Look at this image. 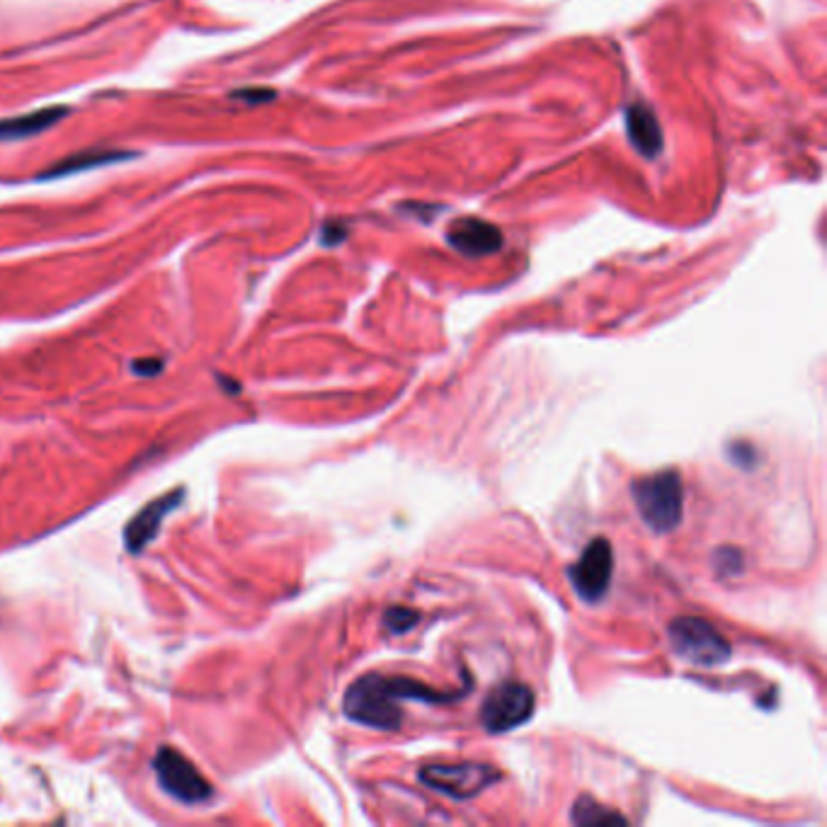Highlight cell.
Here are the masks:
<instances>
[{
    "instance_id": "obj_1",
    "label": "cell",
    "mask_w": 827,
    "mask_h": 827,
    "mask_svg": "<svg viewBox=\"0 0 827 827\" xmlns=\"http://www.w3.org/2000/svg\"><path fill=\"white\" fill-rule=\"evenodd\" d=\"M456 699L459 694H442L413 678H389V674L369 672L350 684L342 711L350 721L366 725V728L399 731L403 725V711L399 704H449Z\"/></svg>"
},
{
    "instance_id": "obj_2",
    "label": "cell",
    "mask_w": 827,
    "mask_h": 827,
    "mask_svg": "<svg viewBox=\"0 0 827 827\" xmlns=\"http://www.w3.org/2000/svg\"><path fill=\"white\" fill-rule=\"evenodd\" d=\"M631 495L641 519L655 534H670L680 527L684 515V486L674 468L631 483Z\"/></svg>"
},
{
    "instance_id": "obj_3",
    "label": "cell",
    "mask_w": 827,
    "mask_h": 827,
    "mask_svg": "<svg viewBox=\"0 0 827 827\" xmlns=\"http://www.w3.org/2000/svg\"><path fill=\"white\" fill-rule=\"evenodd\" d=\"M670 643L694 665L716 668L731 660L733 648L714 623L702 617H678L670 623Z\"/></svg>"
},
{
    "instance_id": "obj_4",
    "label": "cell",
    "mask_w": 827,
    "mask_h": 827,
    "mask_svg": "<svg viewBox=\"0 0 827 827\" xmlns=\"http://www.w3.org/2000/svg\"><path fill=\"white\" fill-rule=\"evenodd\" d=\"M534 706H537V696H534L531 686L513 680L503 682L493 686L483 702L480 723L488 733H510L534 716Z\"/></svg>"
},
{
    "instance_id": "obj_5",
    "label": "cell",
    "mask_w": 827,
    "mask_h": 827,
    "mask_svg": "<svg viewBox=\"0 0 827 827\" xmlns=\"http://www.w3.org/2000/svg\"><path fill=\"white\" fill-rule=\"evenodd\" d=\"M420 782L437 794L456 800L476 798L488 786L500 782V772L480 762H459V765H430L420 769Z\"/></svg>"
},
{
    "instance_id": "obj_6",
    "label": "cell",
    "mask_w": 827,
    "mask_h": 827,
    "mask_svg": "<svg viewBox=\"0 0 827 827\" xmlns=\"http://www.w3.org/2000/svg\"><path fill=\"white\" fill-rule=\"evenodd\" d=\"M154 769L163 792L180 800V804H205L214 794L211 784L201 776V772L185 755L177 753V750H158Z\"/></svg>"
},
{
    "instance_id": "obj_7",
    "label": "cell",
    "mask_w": 827,
    "mask_h": 827,
    "mask_svg": "<svg viewBox=\"0 0 827 827\" xmlns=\"http://www.w3.org/2000/svg\"><path fill=\"white\" fill-rule=\"evenodd\" d=\"M614 551L604 537L592 539L576 564L568 568L570 588L576 590L582 602H600L612 585Z\"/></svg>"
},
{
    "instance_id": "obj_8",
    "label": "cell",
    "mask_w": 827,
    "mask_h": 827,
    "mask_svg": "<svg viewBox=\"0 0 827 827\" xmlns=\"http://www.w3.org/2000/svg\"><path fill=\"white\" fill-rule=\"evenodd\" d=\"M447 240L454 250H459L466 258L493 256L503 248V231L490 221L476 219V216H464V219L452 221Z\"/></svg>"
},
{
    "instance_id": "obj_9",
    "label": "cell",
    "mask_w": 827,
    "mask_h": 827,
    "mask_svg": "<svg viewBox=\"0 0 827 827\" xmlns=\"http://www.w3.org/2000/svg\"><path fill=\"white\" fill-rule=\"evenodd\" d=\"M180 500H183V493H168V495H163V498L148 503L124 529L126 549H130L132 554H142L146 546L158 537L165 517H168V513L180 505Z\"/></svg>"
},
{
    "instance_id": "obj_10",
    "label": "cell",
    "mask_w": 827,
    "mask_h": 827,
    "mask_svg": "<svg viewBox=\"0 0 827 827\" xmlns=\"http://www.w3.org/2000/svg\"><path fill=\"white\" fill-rule=\"evenodd\" d=\"M627 132L633 148L639 151L641 156H660V151H663V130H660V122L651 107L643 103L631 105L627 110Z\"/></svg>"
},
{
    "instance_id": "obj_11",
    "label": "cell",
    "mask_w": 827,
    "mask_h": 827,
    "mask_svg": "<svg viewBox=\"0 0 827 827\" xmlns=\"http://www.w3.org/2000/svg\"><path fill=\"white\" fill-rule=\"evenodd\" d=\"M66 114V107H44L37 112L20 114V117L0 120V142H20V138L42 134L46 130H52V126L59 124Z\"/></svg>"
},
{
    "instance_id": "obj_12",
    "label": "cell",
    "mask_w": 827,
    "mask_h": 827,
    "mask_svg": "<svg viewBox=\"0 0 827 827\" xmlns=\"http://www.w3.org/2000/svg\"><path fill=\"white\" fill-rule=\"evenodd\" d=\"M132 154H124V151H105V148H95V151H83V154H75L66 158L63 163L54 165L44 177H61V175H73L81 170H91L100 168V165H110L117 161H126Z\"/></svg>"
},
{
    "instance_id": "obj_13",
    "label": "cell",
    "mask_w": 827,
    "mask_h": 827,
    "mask_svg": "<svg viewBox=\"0 0 827 827\" xmlns=\"http://www.w3.org/2000/svg\"><path fill=\"white\" fill-rule=\"evenodd\" d=\"M570 820L576 825H627V818L617 810H609L590 796H580L570 810Z\"/></svg>"
},
{
    "instance_id": "obj_14",
    "label": "cell",
    "mask_w": 827,
    "mask_h": 827,
    "mask_svg": "<svg viewBox=\"0 0 827 827\" xmlns=\"http://www.w3.org/2000/svg\"><path fill=\"white\" fill-rule=\"evenodd\" d=\"M417 619H420V614L413 612V609L393 607V609H389V612H386L384 623H386V629L391 633H405V631H411L415 627Z\"/></svg>"
},
{
    "instance_id": "obj_15",
    "label": "cell",
    "mask_w": 827,
    "mask_h": 827,
    "mask_svg": "<svg viewBox=\"0 0 827 827\" xmlns=\"http://www.w3.org/2000/svg\"><path fill=\"white\" fill-rule=\"evenodd\" d=\"M275 97L272 91H238L236 100H244V103H270Z\"/></svg>"
}]
</instances>
